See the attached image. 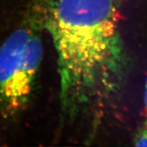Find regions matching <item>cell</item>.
<instances>
[{
  "label": "cell",
  "mask_w": 147,
  "mask_h": 147,
  "mask_svg": "<svg viewBox=\"0 0 147 147\" xmlns=\"http://www.w3.org/2000/svg\"><path fill=\"white\" fill-rule=\"evenodd\" d=\"M117 0L47 2L45 27L57 55L59 100L75 118L116 93L126 69Z\"/></svg>",
  "instance_id": "cell-1"
},
{
  "label": "cell",
  "mask_w": 147,
  "mask_h": 147,
  "mask_svg": "<svg viewBox=\"0 0 147 147\" xmlns=\"http://www.w3.org/2000/svg\"><path fill=\"white\" fill-rule=\"evenodd\" d=\"M47 4L33 5L23 23L0 46V113L14 117L25 108L43 58L41 29Z\"/></svg>",
  "instance_id": "cell-2"
},
{
  "label": "cell",
  "mask_w": 147,
  "mask_h": 147,
  "mask_svg": "<svg viewBox=\"0 0 147 147\" xmlns=\"http://www.w3.org/2000/svg\"><path fill=\"white\" fill-rule=\"evenodd\" d=\"M144 105H145L146 113V116H147V80H146V83L145 91H144Z\"/></svg>",
  "instance_id": "cell-4"
},
{
  "label": "cell",
  "mask_w": 147,
  "mask_h": 147,
  "mask_svg": "<svg viewBox=\"0 0 147 147\" xmlns=\"http://www.w3.org/2000/svg\"><path fill=\"white\" fill-rule=\"evenodd\" d=\"M136 146H147V119L134 140Z\"/></svg>",
  "instance_id": "cell-3"
}]
</instances>
